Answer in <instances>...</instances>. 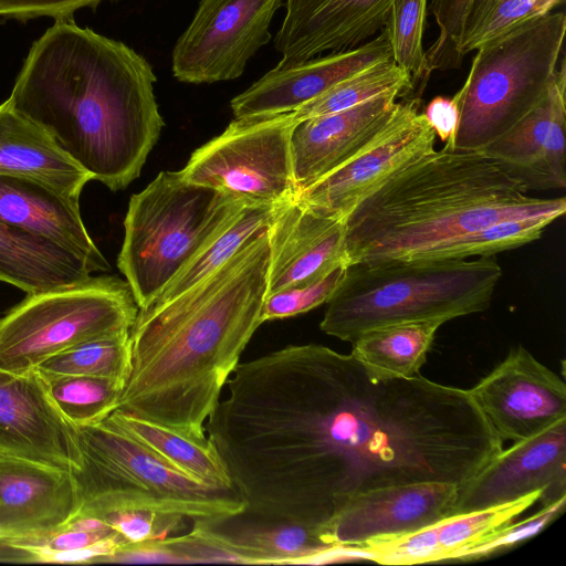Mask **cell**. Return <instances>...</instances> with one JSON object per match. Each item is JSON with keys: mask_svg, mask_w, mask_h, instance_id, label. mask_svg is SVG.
<instances>
[{"mask_svg": "<svg viewBox=\"0 0 566 566\" xmlns=\"http://www.w3.org/2000/svg\"><path fill=\"white\" fill-rule=\"evenodd\" d=\"M226 385L205 431L244 513L264 520L329 534L360 493L461 488L503 449L468 389L389 376L324 345L239 363Z\"/></svg>", "mask_w": 566, "mask_h": 566, "instance_id": "obj_1", "label": "cell"}, {"mask_svg": "<svg viewBox=\"0 0 566 566\" xmlns=\"http://www.w3.org/2000/svg\"><path fill=\"white\" fill-rule=\"evenodd\" d=\"M269 261L266 229L189 290L157 307L138 310L117 408L206 437L203 424L262 324Z\"/></svg>", "mask_w": 566, "mask_h": 566, "instance_id": "obj_2", "label": "cell"}, {"mask_svg": "<svg viewBox=\"0 0 566 566\" xmlns=\"http://www.w3.org/2000/svg\"><path fill=\"white\" fill-rule=\"evenodd\" d=\"M155 82L132 48L64 19L32 43L9 99L93 180L117 191L140 175L165 125Z\"/></svg>", "mask_w": 566, "mask_h": 566, "instance_id": "obj_3", "label": "cell"}, {"mask_svg": "<svg viewBox=\"0 0 566 566\" xmlns=\"http://www.w3.org/2000/svg\"><path fill=\"white\" fill-rule=\"evenodd\" d=\"M479 150L444 145L387 179L345 218L348 265L427 259L441 245L502 221L555 220L566 199L528 196Z\"/></svg>", "mask_w": 566, "mask_h": 566, "instance_id": "obj_4", "label": "cell"}, {"mask_svg": "<svg viewBox=\"0 0 566 566\" xmlns=\"http://www.w3.org/2000/svg\"><path fill=\"white\" fill-rule=\"evenodd\" d=\"M503 271L493 256L349 264L326 302L321 329L352 343L385 325L446 322L485 311Z\"/></svg>", "mask_w": 566, "mask_h": 566, "instance_id": "obj_5", "label": "cell"}, {"mask_svg": "<svg viewBox=\"0 0 566 566\" xmlns=\"http://www.w3.org/2000/svg\"><path fill=\"white\" fill-rule=\"evenodd\" d=\"M76 429L83 454L82 468L73 472L81 496L76 514L98 517L136 510L198 523L247 509L233 488L214 489L190 479L106 420Z\"/></svg>", "mask_w": 566, "mask_h": 566, "instance_id": "obj_6", "label": "cell"}, {"mask_svg": "<svg viewBox=\"0 0 566 566\" xmlns=\"http://www.w3.org/2000/svg\"><path fill=\"white\" fill-rule=\"evenodd\" d=\"M179 171H160L130 197L117 266L138 308L150 303L245 208Z\"/></svg>", "mask_w": 566, "mask_h": 566, "instance_id": "obj_7", "label": "cell"}, {"mask_svg": "<svg viewBox=\"0 0 566 566\" xmlns=\"http://www.w3.org/2000/svg\"><path fill=\"white\" fill-rule=\"evenodd\" d=\"M565 33V12H548L475 50L457 92L454 149L480 150L545 98L564 57Z\"/></svg>", "mask_w": 566, "mask_h": 566, "instance_id": "obj_8", "label": "cell"}, {"mask_svg": "<svg viewBox=\"0 0 566 566\" xmlns=\"http://www.w3.org/2000/svg\"><path fill=\"white\" fill-rule=\"evenodd\" d=\"M138 310L115 275L27 294L0 318V370L23 374L77 344L129 332Z\"/></svg>", "mask_w": 566, "mask_h": 566, "instance_id": "obj_9", "label": "cell"}, {"mask_svg": "<svg viewBox=\"0 0 566 566\" xmlns=\"http://www.w3.org/2000/svg\"><path fill=\"white\" fill-rule=\"evenodd\" d=\"M294 124L292 112L234 118L196 149L180 172L248 206H281L298 191L290 146Z\"/></svg>", "mask_w": 566, "mask_h": 566, "instance_id": "obj_10", "label": "cell"}, {"mask_svg": "<svg viewBox=\"0 0 566 566\" xmlns=\"http://www.w3.org/2000/svg\"><path fill=\"white\" fill-rule=\"evenodd\" d=\"M283 0H201L172 50L174 76L202 84L234 80L270 39Z\"/></svg>", "mask_w": 566, "mask_h": 566, "instance_id": "obj_11", "label": "cell"}, {"mask_svg": "<svg viewBox=\"0 0 566 566\" xmlns=\"http://www.w3.org/2000/svg\"><path fill=\"white\" fill-rule=\"evenodd\" d=\"M420 105L421 97H401L391 120L369 145L298 190L295 199L319 213L345 219L387 179L434 150L437 136Z\"/></svg>", "mask_w": 566, "mask_h": 566, "instance_id": "obj_12", "label": "cell"}, {"mask_svg": "<svg viewBox=\"0 0 566 566\" xmlns=\"http://www.w3.org/2000/svg\"><path fill=\"white\" fill-rule=\"evenodd\" d=\"M468 391L502 442L566 419L565 381L521 345Z\"/></svg>", "mask_w": 566, "mask_h": 566, "instance_id": "obj_13", "label": "cell"}, {"mask_svg": "<svg viewBox=\"0 0 566 566\" xmlns=\"http://www.w3.org/2000/svg\"><path fill=\"white\" fill-rule=\"evenodd\" d=\"M0 453L72 472L82 468L77 429L36 368L23 374L0 370Z\"/></svg>", "mask_w": 566, "mask_h": 566, "instance_id": "obj_14", "label": "cell"}, {"mask_svg": "<svg viewBox=\"0 0 566 566\" xmlns=\"http://www.w3.org/2000/svg\"><path fill=\"white\" fill-rule=\"evenodd\" d=\"M537 490H543V505L566 495V419L502 449L460 488L453 515L509 503Z\"/></svg>", "mask_w": 566, "mask_h": 566, "instance_id": "obj_15", "label": "cell"}, {"mask_svg": "<svg viewBox=\"0 0 566 566\" xmlns=\"http://www.w3.org/2000/svg\"><path fill=\"white\" fill-rule=\"evenodd\" d=\"M460 486L428 481L370 490L353 497L329 525L337 545L411 533L454 513Z\"/></svg>", "mask_w": 566, "mask_h": 566, "instance_id": "obj_16", "label": "cell"}, {"mask_svg": "<svg viewBox=\"0 0 566 566\" xmlns=\"http://www.w3.org/2000/svg\"><path fill=\"white\" fill-rule=\"evenodd\" d=\"M566 66L562 59L545 98L507 132L479 151L530 190L566 187Z\"/></svg>", "mask_w": 566, "mask_h": 566, "instance_id": "obj_17", "label": "cell"}, {"mask_svg": "<svg viewBox=\"0 0 566 566\" xmlns=\"http://www.w3.org/2000/svg\"><path fill=\"white\" fill-rule=\"evenodd\" d=\"M268 238V294L311 284L348 265L345 219L319 213L295 198L277 207Z\"/></svg>", "mask_w": 566, "mask_h": 566, "instance_id": "obj_18", "label": "cell"}, {"mask_svg": "<svg viewBox=\"0 0 566 566\" xmlns=\"http://www.w3.org/2000/svg\"><path fill=\"white\" fill-rule=\"evenodd\" d=\"M391 57L385 29L367 42L300 63L280 65L232 98L234 118L291 113L340 81Z\"/></svg>", "mask_w": 566, "mask_h": 566, "instance_id": "obj_19", "label": "cell"}, {"mask_svg": "<svg viewBox=\"0 0 566 566\" xmlns=\"http://www.w3.org/2000/svg\"><path fill=\"white\" fill-rule=\"evenodd\" d=\"M401 95L388 92L350 108L295 122L290 146L298 190L332 172L388 125Z\"/></svg>", "mask_w": 566, "mask_h": 566, "instance_id": "obj_20", "label": "cell"}, {"mask_svg": "<svg viewBox=\"0 0 566 566\" xmlns=\"http://www.w3.org/2000/svg\"><path fill=\"white\" fill-rule=\"evenodd\" d=\"M395 0H286L274 45L280 65L356 48L380 32Z\"/></svg>", "mask_w": 566, "mask_h": 566, "instance_id": "obj_21", "label": "cell"}, {"mask_svg": "<svg viewBox=\"0 0 566 566\" xmlns=\"http://www.w3.org/2000/svg\"><path fill=\"white\" fill-rule=\"evenodd\" d=\"M72 471L0 453V543L48 533L74 516Z\"/></svg>", "mask_w": 566, "mask_h": 566, "instance_id": "obj_22", "label": "cell"}, {"mask_svg": "<svg viewBox=\"0 0 566 566\" xmlns=\"http://www.w3.org/2000/svg\"><path fill=\"white\" fill-rule=\"evenodd\" d=\"M191 534L240 564H311L318 555L338 546L323 528L245 513L195 523Z\"/></svg>", "mask_w": 566, "mask_h": 566, "instance_id": "obj_23", "label": "cell"}, {"mask_svg": "<svg viewBox=\"0 0 566 566\" xmlns=\"http://www.w3.org/2000/svg\"><path fill=\"white\" fill-rule=\"evenodd\" d=\"M0 221L66 249L81 258L92 273L111 270L85 228L80 201L44 182L0 174Z\"/></svg>", "mask_w": 566, "mask_h": 566, "instance_id": "obj_24", "label": "cell"}, {"mask_svg": "<svg viewBox=\"0 0 566 566\" xmlns=\"http://www.w3.org/2000/svg\"><path fill=\"white\" fill-rule=\"evenodd\" d=\"M0 174L39 180L77 201L93 180L45 128L15 109L9 98L0 104Z\"/></svg>", "mask_w": 566, "mask_h": 566, "instance_id": "obj_25", "label": "cell"}, {"mask_svg": "<svg viewBox=\"0 0 566 566\" xmlns=\"http://www.w3.org/2000/svg\"><path fill=\"white\" fill-rule=\"evenodd\" d=\"M90 275L88 265L77 255L48 239L0 221V282L32 294Z\"/></svg>", "mask_w": 566, "mask_h": 566, "instance_id": "obj_26", "label": "cell"}, {"mask_svg": "<svg viewBox=\"0 0 566 566\" xmlns=\"http://www.w3.org/2000/svg\"><path fill=\"white\" fill-rule=\"evenodd\" d=\"M190 479L214 489H231L230 475L208 437H195L115 409L106 419Z\"/></svg>", "mask_w": 566, "mask_h": 566, "instance_id": "obj_27", "label": "cell"}, {"mask_svg": "<svg viewBox=\"0 0 566 566\" xmlns=\"http://www.w3.org/2000/svg\"><path fill=\"white\" fill-rule=\"evenodd\" d=\"M126 544L103 520L81 514L48 533L2 543L21 552L24 562L62 564L103 563Z\"/></svg>", "mask_w": 566, "mask_h": 566, "instance_id": "obj_28", "label": "cell"}, {"mask_svg": "<svg viewBox=\"0 0 566 566\" xmlns=\"http://www.w3.org/2000/svg\"><path fill=\"white\" fill-rule=\"evenodd\" d=\"M441 325L436 321H421L376 327L352 342L350 354L382 374L412 377L424 365Z\"/></svg>", "mask_w": 566, "mask_h": 566, "instance_id": "obj_29", "label": "cell"}, {"mask_svg": "<svg viewBox=\"0 0 566 566\" xmlns=\"http://www.w3.org/2000/svg\"><path fill=\"white\" fill-rule=\"evenodd\" d=\"M279 207V206H277ZM274 206H247L233 221L145 307H157L180 295L222 266L244 243L266 230L277 209Z\"/></svg>", "mask_w": 566, "mask_h": 566, "instance_id": "obj_30", "label": "cell"}, {"mask_svg": "<svg viewBox=\"0 0 566 566\" xmlns=\"http://www.w3.org/2000/svg\"><path fill=\"white\" fill-rule=\"evenodd\" d=\"M412 88L411 75L388 59L340 81L292 113L298 122L344 111L388 92L407 97Z\"/></svg>", "mask_w": 566, "mask_h": 566, "instance_id": "obj_31", "label": "cell"}, {"mask_svg": "<svg viewBox=\"0 0 566 566\" xmlns=\"http://www.w3.org/2000/svg\"><path fill=\"white\" fill-rule=\"evenodd\" d=\"M38 370L50 396L75 427L99 423L118 407L124 388L119 380Z\"/></svg>", "mask_w": 566, "mask_h": 566, "instance_id": "obj_32", "label": "cell"}, {"mask_svg": "<svg viewBox=\"0 0 566 566\" xmlns=\"http://www.w3.org/2000/svg\"><path fill=\"white\" fill-rule=\"evenodd\" d=\"M563 0H472L465 17L459 60L548 12Z\"/></svg>", "mask_w": 566, "mask_h": 566, "instance_id": "obj_33", "label": "cell"}, {"mask_svg": "<svg viewBox=\"0 0 566 566\" xmlns=\"http://www.w3.org/2000/svg\"><path fill=\"white\" fill-rule=\"evenodd\" d=\"M129 366V332H125L77 344L51 356L36 368L51 374L111 378L125 385Z\"/></svg>", "mask_w": 566, "mask_h": 566, "instance_id": "obj_34", "label": "cell"}, {"mask_svg": "<svg viewBox=\"0 0 566 566\" xmlns=\"http://www.w3.org/2000/svg\"><path fill=\"white\" fill-rule=\"evenodd\" d=\"M428 0H395L384 29L390 43L391 57L411 75L412 93L421 97L429 78L422 36L427 19Z\"/></svg>", "mask_w": 566, "mask_h": 566, "instance_id": "obj_35", "label": "cell"}, {"mask_svg": "<svg viewBox=\"0 0 566 566\" xmlns=\"http://www.w3.org/2000/svg\"><path fill=\"white\" fill-rule=\"evenodd\" d=\"M555 221L552 217H533L502 221L465 234L434 250L428 260H465L472 256H493L541 238Z\"/></svg>", "mask_w": 566, "mask_h": 566, "instance_id": "obj_36", "label": "cell"}, {"mask_svg": "<svg viewBox=\"0 0 566 566\" xmlns=\"http://www.w3.org/2000/svg\"><path fill=\"white\" fill-rule=\"evenodd\" d=\"M542 494L543 490H537L509 503L451 515L437 522L441 560H448L457 549L514 521L539 501Z\"/></svg>", "mask_w": 566, "mask_h": 566, "instance_id": "obj_37", "label": "cell"}, {"mask_svg": "<svg viewBox=\"0 0 566 566\" xmlns=\"http://www.w3.org/2000/svg\"><path fill=\"white\" fill-rule=\"evenodd\" d=\"M566 495L543 505L542 509L522 522L513 521L490 532L480 539L453 552L448 560H472L511 548L544 530L565 509Z\"/></svg>", "mask_w": 566, "mask_h": 566, "instance_id": "obj_38", "label": "cell"}, {"mask_svg": "<svg viewBox=\"0 0 566 566\" xmlns=\"http://www.w3.org/2000/svg\"><path fill=\"white\" fill-rule=\"evenodd\" d=\"M472 0H431L427 15H433L439 28L434 42L426 51L427 73L459 69V43Z\"/></svg>", "mask_w": 566, "mask_h": 566, "instance_id": "obj_39", "label": "cell"}, {"mask_svg": "<svg viewBox=\"0 0 566 566\" xmlns=\"http://www.w3.org/2000/svg\"><path fill=\"white\" fill-rule=\"evenodd\" d=\"M346 268L347 265L342 264L311 284L266 294L260 316L262 324L268 321L300 315L326 304L340 283Z\"/></svg>", "mask_w": 566, "mask_h": 566, "instance_id": "obj_40", "label": "cell"}, {"mask_svg": "<svg viewBox=\"0 0 566 566\" xmlns=\"http://www.w3.org/2000/svg\"><path fill=\"white\" fill-rule=\"evenodd\" d=\"M117 532L127 544H140L166 537L184 517L159 515L147 511L124 510L98 516Z\"/></svg>", "mask_w": 566, "mask_h": 566, "instance_id": "obj_41", "label": "cell"}, {"mask_svg": "<svg viewBox=\"0 0 566 566\" xmlns=\"http://www.w3.org/2000/svg\"><path fill=\"white\" fill-rule=\"evenodd\" d=\"M104 0H0V20L27 21L40 17L72 19L82 8H96Z\"/></svg>", "mask_w": 566, "mask_h": 566, "instance_id": "obj_42", "label": "cell"}, {"mask_svg": "<svg viewBox=\"0 0 566 566\" xmlns=\"http://www.w3.org/2000/svg\"><path fill=\"white\" fill-rule=\"evenodd\" d=\"M436 136L453 148V140L459 124V95L452 97L436 96L424 107L422 113ZM454 149V148H453Z\"/></svg>", "mask_w": 566, "mask_h": 566, "instance_id": "obj_43", "label": "cell"}]
</instances>
